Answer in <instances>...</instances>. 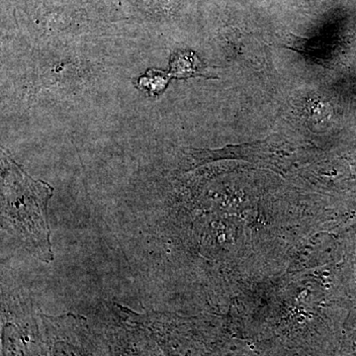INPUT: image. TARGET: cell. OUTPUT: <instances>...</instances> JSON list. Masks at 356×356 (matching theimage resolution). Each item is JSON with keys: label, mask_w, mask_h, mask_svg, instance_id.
<instances>
[{"label": "cell", "mask_w": 356, "mask_h": 356, "mask_svg": "<svg viewBox=\"0 0 356 356\" xmlns=\"http://www.w3.org/2000/svg\"><path fill=\"white\" fill-rule=\"evenodd\" d=\"M53 193L50 184L33 179L2 149V220L28 252L47 264L54 261L47 215Z\"/></svg>", "instance_id": "cell-1"}, {"label": "cell", "mask_w": 356, "mask_h": 356, "mask_svg": "<svg viewBox=\"0 0 356 356\" xmlns=\"http://www.w3.org/2000/svg\"><path fill=\"white\" fill-rule=\"evenodd\" d=\"M168 81H170V76H166L165 72L156 70H149L145 76L138 79V84L147 92L159 95V93L165 91Z\"/></svg>", "instance_id": "cell-3"}, {"label": "cell", "mask_w": 356, "mask_h": 356, "mask_svg": "<svg viewBox=\"0 0 356 356\" xmlns=\"http://www.w3.org/2000/svg\"><path fill=\"white\" fill-rule=\"evenodd\" d=\"M196 60V56L189 51H177V54H173L170 64V76H177L178 79L201 76L198 72L199 65Z\"/></svg>", "instance_id": "cell-2"}]
</instances>
